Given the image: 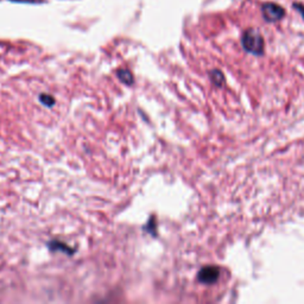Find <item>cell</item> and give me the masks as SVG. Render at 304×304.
Returning <instances> with one entry per match:
<instances>
[{"label":"cell","instance_id":"obj_3","mask_svg":"<svg viewBox=\"0 0 304 304\" xmlns=\"http://www.w3.org/2000/svg\"><path fill=\"white\" fill-rule=\"evenodd\" d=\"M220 277V269L218 266H205L198 271L197 280L202 284H215Z\"/></svg>","mask_w":304,"mask_h":304},{"label":"cell","instance_id":"obj_5","mask_svg":"<svg viewBox=\"0 0 304 304\" xmlns=\"http://www.w3.org/2000/svg\"><path fill=\"white\" fill-rule=\"evenodd\" d=\"M118 74H119V77L122 78V80L124 81V82H126V83H132L133 77H132V74H131L129 70H120Z\"/></svg>","mask_w":304,"mask_h":304},{"label":"cell","instance_id":"obj_2","mask_svg":"<svg viewBox=\"0 0 304 304\" xmlns=\"http://www.w3.org/2000/svg\"><path fill=\"white\" fill-rule=\"evenodd\" d=\"M261 13H263L264 19L270 23L278 22L284 17V16H285V11H284L282 6L273 4V3L264 4L263 8H261Z\"/></svg>","mask_w":304,"mask_h":304},{"label":"cell","instance_id":"obj_4","mask_svg":"<svg viewBox=\"0 0 304 304\" xmlns=\"http://www.w3.org/2000/svg\"><path fill=\"white\" fill-rule=\"evenodd\" d=\"M209 75H211L212 82L217 84L218 87H222V84H225V82H226L224 74H222L220 70H217V69L212 70L211 73H209Z\"/></svg>","mask_w":304,"mask_h":304},{"label":"cell","instance_id":"obj_7","mask_svg":"<svg viewBox=\"0 0 304 304\" xmlns=\"http://www.w3.org/2000/svg\"><path fill=\"white\" fill-rule=\"evenodd\" d=\"M297 9H298V10H299V11L303 13V17H304V9L302 8V6H297Z\"/></svg>","mask_w":304,"mask_h":304},{"label":"cell","instance_id":"obj_1","mask_svg":"<svg viewBox=\"0 0 304 304\" xmlns=\"http://www.w3.org/2000/svg\"><path fill=\"white\" fill-rule=\"evenodd\" d=\"M241 43L245 50L252 55H263L264 54V38L261 34L256 29H248L244 32L241 37Z\"/></svg>","mask_w":304,"mask_h":304},{"label":"cell","instance_id":"obj_6","mask_svg":"<svg viewBox=\"0 0 304 304\" xmlns=\"http://www.w3.org/2000/svg\"><path fill=\"white\" fill-rule=\"evenodd\" d=\"M13 3H19V4H42L44 3V0H10Z\"/></svg>","mask_w":304,"mask_h":304}]
</instances>
